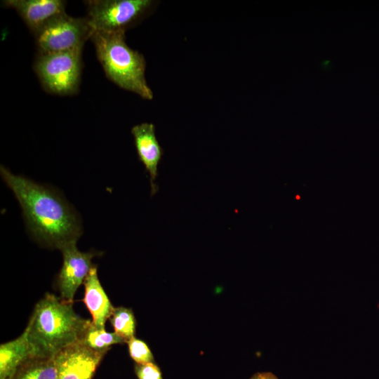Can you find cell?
I'll return each mask as SVG.
<instances>
[{"mask_svg": "<svg viewBox=\"0 0 379 379\" xmlns=\"http://www.w3.org/2000/svg\"><path fill=\"white\" fill-rule=\"evenodd\" d=\"M1 176L20 204L27 230L42 246L60 249L83 233L76 209L56 188L15 175L1 165Z\"/></svg>", "mask_w": 379, "mask_h": 379, "instance_id": "6da1fadb", "label": "cell"}, {"mask_svg": "<svg viewBox=\"0 0 379 379\" xmlns=\"http://www.w3.org/2000/svg\"><path fill=\"white\" fill-rule=\"evenodd\" d=\"M91 323L74 312L72 302L47 293L36 305L25 331L34 356L54 357L80 342Z\"/></svg>", "mask_w": 379, "mask_h": 379, "instance_id": "7a4b0ae2", "label": "cell"}, {"mask_svg": "<svg viewBox=\"0 0 379 379\" xmlns=\"http://www.w3.org/2000/svg\"><path fill=\"white\" fill-rule=\"evenodd\" d=\"M91 39L106 76L120 88L152 100L153 93L145 79L146 62L142 54L130 48L125 32L93 31Z\"/></svg>", "mask_w": 379, "mask_h": 379, "instance_id": "3957f363", "label": "cell"}, {"mask_svg": "<svg viewBox=\"0 0 379 379\" xmlns=\"http://www.w3.org/2000/svg\"><path fill=\"white\" fill-rule=\"evenodd\" d=\"M34 69L46 91L69 95L78 92L82 71V49L39 53Z\"/></svg>", "mask_w": 379, "mask_h": 379, "instance_id": "277c9868", "label": "cell"}, {"mask_svg": "<svg viewBox=\"0 0 379 379\" xmlns=\"http://www.w3.org/2000/svg\"><path fill=\"white\" fill-rule=\"evenodd\" d=\"M86 18L93 32H125L152 7L151 0L85 1Z\"/></svg>", "mask_w": 379, "mask_h": 379, "instance_id": "5b68a950", "label": "cell"}, {"mask_svg": "<svg viewBox=\"0 0 379 379\" xmlns=\"http://www.w3.org/2000/svg\"><path fill=\"white\" fill-rule=\"evenodd\" d=\"M92 33L86 18H74L64 13L48 21L34 36L39 53H54L83 49Z\"/></svg>", "mask_w": 379, "mask_h": 379, "instance_id": "8992f818", "label": "cell"}, {"mask_svg": "<svg viewBox=\"0 0 379 379\" xmlns=\"http://www.w3.org/2000/svg\"><path fill=\"white\" fill-rule=\"evenodd\" d=\"M60 250L62 254V265L57 277L58 288L61 299L73 302L77 288L84 283L94 265L93 258L100 252L80 251L77 247V242L69 243Z\"/></svg>", "mask_w": 379, "mask_h": 379, "instance_id": "52a82bcc", "label": "cell"}, {"mask_svg": "<svg viewBox=\"0 0 379 379\" xmlns=\"http://www.w3.org/2000/svg\"><path fill=\"white\" fill-rule=\"evenodd\" d=\"M107 352L93 350L81 341L67 347L55 356L57 379H92Z\"/></svg>", "mask_w": 379, "mask_h": 379, "instance_id": "ba28073f", "label": "cell"}, {"mask_svg": "<svg viewBox=\"0 0 379 379\" xmlns=\"http://www.w3.org/2000/svg\"><path fill=\"white\" fill-rule=\"evenodd\" d=\"M138 159L144 165L149 176L151 195L158 190L156 179L158 166L161 159L163 150L157 138L155 126L152 123H142L131 128Z\"/></svg>", "mask_w": 379, "mask_h": 379, "instance_id": "9c48e42d", "label": "cell"}, {"mask_svg": "<svg viewBox=\"0 0 379 379\" xmlns=\"http://www.w3.org/2000/svg\"><path fill=\"white\" fill-rule=\"evenodd\" d=\"M3 4L14 9L34 34L51 19L65 13L66 3L62 0H6Z\"/></svg>", "mask_w": 379, "mask_h": 379, "instance_id": "30bf717a", "label": "cell"}, {"mask_svg": "<svg viewBox=\"0 0 379 379\" xmlns=\"http://www.w3.org/2000/svg\"><path fill=\"white\" fill-rule=\"evenodd\" d=\"M83 302L92 317V323L98 328H105L114 307L106 295L98 277V269L93 265L84 281Z\"/></svg>", "mask_w": 379, "mask_h": 379, "instance_id": "8fae6325", "label": "cell"}, {"mask_svg": "<svg viewBox=\"0 0 379 379\" xmlns=\"http://www.w3.org/2000/svg\"><path fill=\"white\" fill-rule=\"evenodd\" d=\"M34 356L25 331L13 340L0 346V379H10L18 367Z\"/></svg>", "mask_w": 379, "mask_h": 379, "instance_id": "7c38bea8", "label": "cell"}, {"mask_svg": "<svg viewBox=\"0 0 379 379\" xmlns=\"http://www.w3.org/2000/svg\"><path fill=\"white\" fill-rule=\"evenodd\" d=\"M10 379H57L55 357L33 356L23 362Z\"/></svg>", "mask_w": 379, "mask_h": 379, "instance_id": "4fadbf2b", "label": "cell"}, {"mask_svg": "<svg viewBox=\"0 0 379 379\" xmlns=\"http://www.w3.org/2000/svg\"><path fill=\"white\" fill-rule=\"evenodd\" d=\"M81 342L93 350L107 352L112 345L123 344L126 340L115 332L109 333L96 327L91 321Z\"/></svg>", "mask_w": 379, "mask_h": 379, "instance_id": "5bb4252c", "label": "cell"}, {"mask_svg": "<svg viewBox=\"0 0 379 379\" xmlns=\"http://www.w3.org/2000/svg\"><path fill=\"white\" fill-rule=\"evenodd\" d=\"M109 320L114 332L124 338L126 343L134 337L135 320L131 309L124 307H114Z\"/></svg>", "mask_w": 379, "mask_h": 379, "instance_id": "9a60e30c", "label": "cell"}, {"mask_svg": "<svg viewBox=\"0 0 379 379\" xmlns=\"http://www.w3.org/2000/svg\"><path fill=\"white\" fill-rule=\"evenodd\" d=\"M131 357L137 364H146L153 362L152 353L147 344L135 337L129 339L127 343Z\"/></svg>", "mask_w": 379, "mask_h": 379, "instance_id": "2e32d148", "label": "cell"}, {"mask_svg": "<svg viewBox=\"0 0 379 379\" xmlns=\"http://www.w3.org/2000/svg\"><path fill=\"white\" fill-rule=\"evenodd\" d=\"M135 371L138 379H162L159 368L153 362L137 364Z\"/></svg>", "mask_w": 379, "mask_h": 379, "instance_id": "e0dca14e", "label": "cell"}, {"mask_svg": "<svg viewBox=\"0 0 379 379\" xmlns=\"http://www.w3.org/2000/svg\"><path fill=\"white\" fill-rule=\"evenodd\" d=\"M260 379H279L271 373H260Z\"/></svg>", "mask_w": 379, "mask_h": 379, "instance_id": "ac0fdd59", "label": "cell"}, {"mask_svg": "<svg viewBox=\"0 0 379 379\" xmlns=\"http://www.w3.org/2000/svg\"><path fill=\"white\" fill-rule=\"evenodd\" d=\"M251 379H260V373L254 375Z\"/></svg>", "mask_w": 379, "mask_h": 379, "instance_id": "d6986e66", "label": "cell"}]
</instances>
